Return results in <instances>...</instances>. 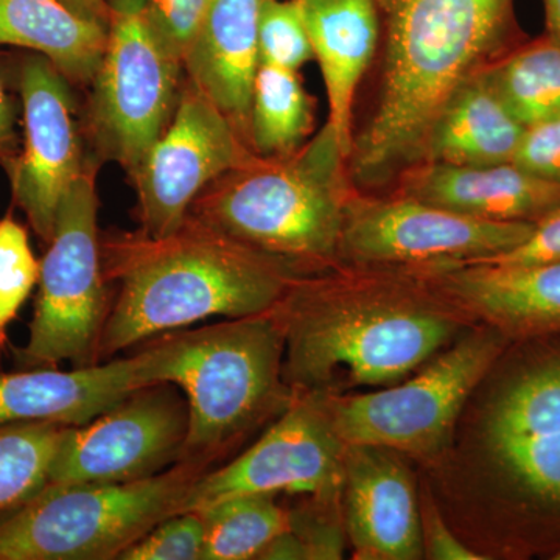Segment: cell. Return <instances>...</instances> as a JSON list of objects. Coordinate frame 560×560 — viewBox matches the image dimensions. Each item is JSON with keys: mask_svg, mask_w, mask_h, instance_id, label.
Segmentation results:
<instances>
[{"mask_svg": "<svg viewBox=\"0 0 560 560\" xmlns=\"http://www.w3.org/2000/svg\"><path fill=\"white\" fill-rule=\"evenodd\" d=\"M308 272L276 305L285 331L283 377L293 390L340 394L390 386L456 337L458 319L420 293L422 276Z\"/></svg>", "mask_w": 560, "mask_h": 560, "instance_id": "cell-1", "label": "cell"}, {"mask_svg": "<svg viewBox=\"0 0 560 560\" xmlns=\"http://www.w3.org/2000/svg\"><path fill=\"white\" fill-rule=\"evenodd\" d=\"M385 33L377 106L349 160L355 187L381 189L418 164L453 92L517 46L514 0H374Z\"/></svg>", "mask_w": 560, "mask_h": 560, "instance_id": "cell-2", "label": "cell"}, {"mask_svg": "<svg viewBox=\"0 0 560 560\" xmlns=\"http://www.w3.org/2000/svg\"><path fill=\"white\" fill-rule=\"evenodd\" d=\"M102 261L117 294L98 363L198 320L270 312L304 275L191 215L162 237L138 231L105 238Z\"/></svg>", "mask_w": 560, "mask_h": 560, "instance_id": "cell-3", "label": "cell"}, {"mask_svg": "<svg viewBox=\"0 0 560 560\" xmlns=\"http://www.w3.org/2000/svg\"><path fill=\"white\" fill-rule=\"evenodd\" d=\"M357 194L349 154L327 121L300 149L275 158L256 153L213 180L187 215L308 275L340 264Z\"/></svg>", "mask_w": 560, "mask_h": 560, "instance_id": "cell-4", "label": "cell"}, {"mask_svg": "<svg viewBox=\"0 0 560 560\" xmlns=\"http://www.w3.org/2000/svg\"><path fill=\"white\" fill-rule=\"evenodd\" d=\"M140 352L150 385L183 389L189 430L180 460L213 463L249 430L289 407L285 331L278 308L201 329L167 331Z\"/></svg>", "mask_w": 560, "mask_h": 560, "instance_id": "cell-5", "label": "cell"}, {"mask_svg": "<svg viewBox=\"0 0 560 560\" xmlns=\"http://www.w3.org/2000/svg\"><path fill=\"white\" fill-rule=\"evenodd\" d=\"M209 469L179 460L138 481L47 485L0 522V560H120L154 526L183 512Z\"/></svg>", "mask_w": 560, "mask_h": 560, "instance_id": "cell-6", "label": "cell"}, {"mask_svg": "<svg viewBox=\"0 0 560 560\" xmlns=\"http://www.w3.org/2000/svg\"><path fill=\"white\" fill-rule=\"evenodd\" d=\"M97 219L95 167H86L62 198L49 249L39 261L31 337L16 350L24 366L98 363L110 302Z\"/></svg>", "mask_w": 560, "mask_h": 560, "instance_id": "cell-7", "label": "cell"}, {"mask_svg": "<svg viewBox=\"0 0 560 560\" xmlns=\"http://www.w3.org/2000/svg\"><path fill=\"white\" fill-rule=\"evenodd\" d=\"M501 352L499 331H477L425 370L368 394H326L331 423L346 445H375L419 458L444 451L463 405Z\"/></svg>", "mask_w": 560, "mask_h": 560, "instance_id": "cell-8", "label": "cell"}, {"mask_svg": "<svg viewBox=\"0 0 560 560\" xmlns=\"http://www.w3.org/2000/svg\"><path fill=\"white\" fill-rule=\"evenodd\" d=\"M109 10L91 130L102 153L132 176L172 119L183 65L158 39L143 0H110Z\"/></svg>", "mask_w": 560, "mask_h": 560, "instance_id": "cell-9", "label": "cell"}, {"mask_svg": "<svg viewBox=\"0 0 560 560\" xmlns=\"http://www.w3.org/2000/svg\"><path fill=\"white\" fill-rule=\"evenodd\" d=\"M529 221H489L397 194L350 205L341 261L364 268L452 267L517 248L533 234Z\"/></svg>", "mask_w": 560, "mask_h": 560, "instance_id": "cell-10", "label": "cell"}, {"mask_svg": "<svg viewBox=\"0 0 560 560\" xmlns=\"http://www.w3.org/2000/svg\"><path fill=\"white\" fill-rule=\"evenodd\" d=\"M342 442L323 390H293L289 407L256 444L191 488L183 512L200 511L242 493H305L340 499L345 482Z\"/></svg>", "mask_w": 560, "mask_h": 560, "instance_id": "cell-11", "label": "cell"}, {"mask_svg": "<svg viewBox=\"0 0 560 560\" xmlns=\"http://www.w3.org/2000/svg\"><path fill=\"white\" fill-rule=\"evenodd\" d=\"M189 430L172 383L143 386L83 425L68 427L49 485L143 480L179 463Z\"/></svg>", "mask_w": 560, "mask_h": 560, "instance_id": "cell-12", "label": "cell"}, {"mask_svg": "<svg viewBox=\"0 0 560 560\" xmlns=\"http://www.w3.org/2000/svg\"><path fill=\"white\" fill-rule=\"evenodd\" d=\"M254 154L228 117L189 81L167 128L132 175L140 231L162 237L178 230L201 191Z\"/></svg>", "mask_w": 560, "mask_h": 560, "instance_id": "cell-13", "label": "cell"}, {"mask_svg": "<svg viewBox=\"0 0 560 560\" xmlns=\"http://www.w3.org/2000/svg\"><path fill=\"white\" fill-rule=\"evenodd\" d=\"M25 142L20 156L3 162L14 201L33 231L49 243L65 195L84 172L68 79L46 57L22 65Z\"/></svg>", "mask_w": 560, "mask_h": 560, "instance_id": "cell-14", "label": "cell"}, {"mask_svg": "<svg viewBox=\"0 0 560 560\" xmlns=\"http://www.w3.org/2000/svg\"><path fill=\"white\" fill-rule=\"evenodd\" d=\"M485 433L493 459L526 497L560 508V349L501 388Z\"/></svg>", "mask_w": 560, "mask_h": 560, "instance_id": "cell-15", "label": "cell"}, {"mask_svg": "<svg viewBox=\"0 0 560 560\" xmlns=\"http://www.w3.org/2000/svg\"><path fill=\"white\" fill-rule=\"evenodd\" d=\"M341 493L353 558H423L415 482L397 452L375 445H348Z\"/></svg>", "mask_w": 560, "mask_h": 560, "instance_id": "cell-16", "label": "cell"}, {"mask_svg": "<svg viewBox=\"0 0 560 560\" xmlns=\"http://www.w3.org/2000/svg\"><path fill=\"white\" fill-rule=\"evenodd\" d=\"M440 293L497 330L517 337L560 331V260L467 264L419 270Z\"/></svg>", "mask_w": 560, "mask_h": 560, "instance_id": "cell-17", "label": "cell"}, {"mask_svg": "<svg viewBox=\"0 0 560 560\" xmlns=\"http://www.w3.org/2000/svg\"><path fill=\"white\" fill-rule=\"evenodd\" d=\"M143 386L150 382L142 352L72 371L0 372V425H83Z\"/></svg>", "mask_w": 560, "mask_h": 560, "instance_id": "cell-18", "label": "cell"}, {"mask_svg": "<svg viewBox=\"0 0 560 560\" xmlns=\"http://www.w3.org/2000/svg\"><path fill=\"white\" fill-rule=\"evenodd\" d=\"M399 194L489 221H537L560 208V184L514 162L478 167L420 162L401 173Z\"/></svg>", "mask_w": 560, "mask_h": 560, "instance_id": "cell-19", "label": "cell"}, {"mask_svg": "<svg viewBox=\"0 0 560 560\" xmlns=\"http://www.w3.org/2000/svg\"><path fill=\"white\" fill-rule=\"evenodd\" d=\"M260 3L261 0H212L183 61L190 83L248 143L254 81L260 66Z\"/></svg>", "mask_w": 560, "mask_h": 560, "instance_id": "cell-20", "label": "cell"}, {"mask_svg": "<svg viewBox=\"0 0 560 560\" xmlns=\"http://www.w3.org/2000/svg\"><path fill=\"white\" fill-rule=\"evenodd\" d=\"M319 62L329 101V124L346 153L352 154V113L357 90L370 68L381 16L374 0H298Z\"/></svg>", "mask_w": 560, "mask_h": 560, "instance_id": "cell-21", "label": "cell"}, {"mask_svg": "<svg viewBox=\"0 0 560 560\" xmlns=\"http://www.w3.org/2000/svg\"><path fill=\"white\" fill-rule=\"evenodd\" d=\"M525 127L508 110L482 70L453 92L431 121L420 162L478 167L512 162Z\"/></svg>", "mask_w": 560, "mask_h": 560, "instance_id": "cell-22", "label": "cell"}, {"mask_svg": "<svg viewBox=\"0 0 560 560\" xmlns=\"http://www.w3.org/2000/svg\"><path fill=\"white\" fill-rule=\"evenodd\" d=\"M108 25L65 0H0V44L38 51L68 80L88 83L101 68Z\"/></svg>", "mask_w": 560, "mask_h": 560, "instance_id": "cell-23", "label": "cell"}, {"mask_svg": "<svg viewBox=\"0 0 560 560\" xmlns=\"http://www.w3.org/2000/svg\"><path fill=\"white\" fill-rule=\"evenodd\" d=\"M481 70L523 127L559 116L560 46L550 36L517 44Z\"/></svg>", "mask_w": 560, "mask_h": 560, "instance_id": "cell-24", "label": "cell"}, {"mask_svg": "<svg viewBox=\"0 0 560 560\" xmlns=\"http://www.w3.org/2000/svg\"><path fill=\"white\" fill-rule=\"evenodd\" d=\"M312 130V98L296 70L260 62L250 106L249 143L254 153L283 156L304 145Z\"/></svg>", "mask_w": 560, "mask_h": 560, "instance_id": "cell-25", "label": "cell"}, {"mask_svg": "<svg viewBox=\"0 0 560 560\" xmlns=\"http://www.w3.org/2000/svg\"><path fill=\"white\" fill-rule=\"evenodd\" d=\"M276 493H242L202 508L205 551L201 560L259 559L279 534L289 529L290 511Z\"/></svg>", "mask_w": 560, "mask_h": 560, "instance_id": "cell-26", "label": "cell"}, {"mask_svg": "<svg viewBox=\"0 0 560 560\" xmlns=\"http://www.w3.org/2000/svg\"><path fill=\"white\" fill-rule=\"evenodd\" d=\"M68 425H0V511L18 510L49 485L51 464Z\"/></svg>", "mask_w": 560, "mask_h": 560, "instance_id": "cell-27", "label": "cell"}, {"mask_svg": "<svg viewBox=\"0 0 560 560\" xmlns=\"http://www.w3.org/2000/svg\"><path fill=\"white\" fill-rule=\"evenodd\" d=\"M39 261L27 231L11 217L0 220V341L38 283Z\"/></svg>", "mask_w": 560, "mask_h": 560, "instance_id": "cell-28", "label": "cell"}, {"mask_svg": "<svg viewBox=\"0 0 560 560\" xmlns=\"http://www.w3.org/2000/svg\"><path fill=\"white\" fill-rule=\"evenodd\" d=\"M259 51L260 62L296 72L315 58L298 0H261Z\"/></svg>", "mask_w": 560, "mask_h": 560, "instance_id": "cell-29", "label": "cell"}, {"mask_svg": "<svg viewBox=\"0 0 560 560\" xmlns=\"http://www.w3.org/2000/svg\"><path fill=\"white\" fill-rule=\"evenodd\" d=\"M205 537L200 512H179L154 526L120 560H201Z\"/></svg>", "mask_w": 560, "mask_h": 560, "instance_id": "cell-30", "label": "cell"}, {"mask_svg": "<svg viewBox=\"0 0 560 560\" xmlns=\"http://www.w3.org/2000/svg\"><path fill=\"white\" fill-rule=\"evenodd\" d=\"M153 32L172 57L183 65L191 40L200 32L212 0H143Z\"/></svg>", "mask_w": 560, "mask_h": 560, "instance_id": "cell-31", "label": "cell"}, {"mask_svg": "<svg viewBox=\"0 0 560 560\" xmlns=\"http://www.w3.org/2000/svg\"><path fill=\"white\" fill-rule=\"evenodd\" d=\"M512 162L541 179L560 184V114L525 128Z\"/></svg>", "mask_w": 560, "mask_h": 560, "instance_id": "cell-32", "label": "cell"}, {"mask_svg": "<svg viewBox=\"0 0 560 560\" xmlns=\"http://www.w3.org/2000/svg\"><path fill=\"white\" fill-rule=\"evenodd\" d=\"M555 260H560V208L537 221L533 234L517 248L469 264L530 265Z\"/></svg>", "mask_w": 560, "mask_h": 560, "instance_id": "cell-33", "label": "cell"}, {"mask_svg": "<svg viewBox=\"0 0 560 560\" xmlns=\"http://www.w3.org/2000/svg\"><path fill=\"white\" fill-rule=\"evenodd\" d=\"M420 529H422L423 558L436 560H481L466 545L456 539L455 534L442 521L440 512L433 504H429L420 514Z\"/></svg>", "mask_w": 560, "mask_h": 560, "instance_id": "cell-34", "label": "cell"}, {"mask_svg": "<svg viewBox=\"0 0 560 560\" xmlns=\"http://www.w3.org/2000/svg\"><path fill=\"white\" fill-rule=\"evenodd\" d=\"M14 143H16L14 109L0 83V162L2 164L11 158Z\"/></svg>", "mask_w": 560, "mask_h": 560, "instance_id": "cell-35", "label": "cell"}, {"mask_svg": "<svg viewBox=\"0 0 560 560\" xmlns=\"http://www.w3.org/2000/svg\"><path fill=\"white\" fill-rule=\"evenodd\" d=\"M65 2L81 16L109 25L110 10L105 0H65Z\"/></svg>", "mask_w": 560, "mask_h": 560, "instance_id": "cell-36", "label": "cell"}, {"mask_svg": "<svg viewBox=\"0 0 560 560\" xmlns=\"http://www.w3.org/2000/svg\"><path fill=\"white\" fill-rule=\"evenodd\" d=\"M547 11V35L560 46V0H544Z\"/></svg>", "mask_w": 560, "mask_h": 560, "instance_id": "cell-37", "label": "cell"}, {"mask_svg": "<svg viewBox=\"0 0 560 560\" xmlns=\"http://www.w3.org/2000/svg\"><path fill=\"white\" fill-rule=\"evenodd\" d=\"M555 559L560 560V551L558 552V555L555 556Z\"/></svg>", "mask_w": 560, "mask_h": 560, "instance_id": "cell-38", "label": "cell"}]
</instances>
